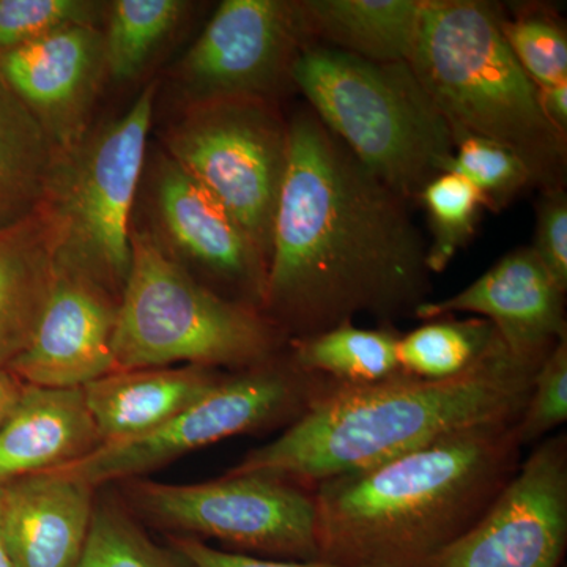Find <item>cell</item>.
<instances>
[{"label": "cell", "instance_id": "23", "mask_svg": "<svg viewBox=\"0 0 567 567\" xmlns=\"http://www.w3.org/2000/svg\"><path fill=\"white\" fill-rule=\"evenodd\" d=\"M394 327H354L342 323L323 333L287 341V353L301 371L344 385H369L401 372Z\"/></svg>", "mask_w": 567, "mask_h": 567}, {"label": "cell", "instance_id": "12", "mask_svg": "<svg viewBox=\"0 0 567 567\" xmlns=\"http://www.w3.org/2000/svg\"><path fill=\"white\" fill-rule=\"evenodd\" d=\"M567 547V436L520 462L484 516L429 567H561Z\"/></svg>", "mask_w": 567, "mask_h": 567}, {"label": "cell", "instance_id": "27", "mask_svg": "<svg viewBox=\"0 0 567 567\" xmlns=\"http://www.w3.org/2000/svg\"><path fill=\"white\" fill-rule=\"evenodd\" d=\"M431 227L427 265L431 274H442L458 249L475 235L484 203L476 189L456 174H442L417 197Z\"/></svg>", "mask_w": 567, "mask_h": 567}, {"label": "cell", "instance_id": "22", "mask_svg": "<svg viewBox=\"0 0 567 567\" xmlns=\"http://www.w3.org/2000/svg\"><path fill=\"white\" fill-rule=\"evenodd\" d=\"M59 152L0 73V230L40 212Z\"/></svg>", "mask_w": 567, "mask_h": 567}, {"label": "cell", "instance_id": "20", "mask_svg": "<svg viewBox=\"0 0 567 567\" xmlns=\"http://www.w3.org/2000/svg\"><path fill=\"white\" fill-rule=\"evenodd\" d=\"M424 0H301L309 43L377 63L410 62Z\"/></svg>", "mask_w": 567, "mask_h": 567}, {"label": "cell", "instance_id": "34", "mask_svg": "<svg viewBox=\"0 0 567 567\" xmlns=\"http://www.w3.org/2000/svg\"><path fill=\"white\" fill-rule=\"evenodd\" d=\"M544 114L561 134H567V81L539 89Z\"/></svg>", "mask_w": 567, "mask_h": 567}, {"label": "cell", "instance_id": "16", "mask_svg": "<svg viewBox=\"0 0 567 567\" xmlns=\"http://www.w3.org/2000/svg\"><path fill=\"white\" fill-rule=\"evenodd\" d=\"M565 295L535 251L518 248L461 292L420 306L415 319L457 312L481 317L492 323L511 352L543 361L567 339Z\"/></svg>", "mask_w": 567, "mask_h": 567}, {"label": "cell", "instance_id": "21", "mask_svg": "<svg viewBox=\"0 0 567 567\" xmlns=\"http://www.w3.org/2000/svg\"><path fill=\"white\" fill-rule=\"evenodd\" d=\"M54 275V246L43 216L0 230V369L31 341Z\"/></svg>", "mask_w": 567, "mask_h": 567}, {"label": "cell", "instance_id": "32", "mask_svg": "<svg viewBox=\"0 0 567 567\" xmlns=\"http://www.w3.org/2000/svg\"><path fill=\"white\" fill-rule=\"evenodd\" d=\"M537 259L550 278L567 290V197L565 189H547L537 204L535 245Z\"/></svg>", "mask_w": 567, "mask_h": 567}, {"label": "cell", "instance_id": "25", "mask_svg": "<svg viewBox=\"0 0 567 567\" xmlns=\"http://www.w3.org/2000/svg\"><path fill=\"white\" fill-rule=\"evenodd\" d=\"M494 336L495 328L481 317H436L399 338V365L420 379H450L475 363Z\"/></svg>", "mask_w": 567, "mask_h": 567}, {"label": "cell", "instance_id": "6", "mask_svg": "<svg viewBox=\"0 0 567 567\" xmlns=\"http://www.w3.org/2000/svg\"><path fill=\"white\" fill-rule=\"evenodd\" d=\"M132 248L118 300L114 371L185 363L237 372L282 353L287 339L262 312L194 278L152 234L133 229Z\"/></svg>", "mask_w": 567, "mask_h": 567}, {"label": "cell", "instance_id": "28", "mask_svg": "<svg viewBox=\"0 0 567 567\" xmlns=\"http://www.w3.org/2000/svg\"><path fill=\"white\" fill-rule=\"evenodd\" d=\"M446 173L468 182L483 199L484 207L499 210L506 207L533 183L528 167L516 153L477 136H461Z\"/></svg>", "mask_w": 567, "mask_h": 567}, {"label": "cell", "instance_id": "18", "mask_svg": "<svg viewBox=\"0 0 567 567\" xmlns=\"http://www.w3.org/2000/svg\"><path fill=\"white\" fill-rule=\"evenodd\" d=\"M102 443L82 388L25 385L0 425V486L73 464Z\"/></svg>", "mask_w": 567, "mask_h": 567}, {"label": "cell", "instance_id": "10", "mask_svg": "<svg viewBox=\"0 0 567 567\" xmlns=\"http://www.w3.org/2000/svg\"><path fill=\"white\" fill-rule=\"evenodd\" d=\"M125 487L133 506L173 536L210 537L254 557H319L315 496L311 488L292 481L227 473L196 484L134 477Z\"/></svg>", "mask_w": 567, "mask_h": 567}, {"label": "cell", "instance_id": "9", "mask_svg": "<svg viewBox=\"0 0 567 567\" xmlns=\"http://www.w3.org/2000/svg\"><path fill=\"white\" fill-rule=\"evenodd\" d=\"M166 151L233 215L268 262L289 156V121L274 100L185 104L167 130Z\"/></svg>", "mask_w": 567, "mask_h": 567}, {"label": "cell", "instance_id": "36", "mask_svg": "<svg viewBox=\"0 0 567 567\" xmlns=\"http://www.w3.org/2000/svg\"><path fill=\"white\" fill-rule=\"evenodd\" d=\"M0 567H14L9 546H7L6 533H3L2 514H0Z\"/></svg>", "mask_w": 567, "mask_h": 567}, {"label": "cell", "instance_id": "7", "mask_svg": "<svg viewBox=\"0 0 567 567\" xmlns=\"http://www.w3.org/2000/svg\"><path fill=\"white\" fill-rule=\"evenodd\" d=\"M155 96L156 84H148L122 117L61 153L39 212L54 262L87 275L118 300L132 268V212Z\"/></svg>", "mask_w": 567, "mask_h": 567}, {"label": "cell", "instance_id": "30", "mask_svg": "<svg viewBox=\"0 0 567 567\" xmlns=\"http://www.w3.org/2000/svg\"><path fill=\"white\" fill-rule=\"evenodd\" d=\"M106 7L95 0H0V52L73 25L103 28Z\"/></svg>", "mask_w": 567, "mask_h": 567}, {"label": "cell", "instance_id": "17", "mask_svg": "<svg viewBox=\"0 0 567 567\" xmlns=\"http://www.w3.org/2000/svg\"><path fill=\"white\" fill-rule=\"evenodd\" d=\"M93 506L95 488L59 472L0 486L3 533L14 567H76Z\"/></svg>", "mask_w": 567, "mask_h": 567}, {"label": "cell", "instance_id": "11", "mask_svg": "<svg viewBox=\"0 0 567 567\" xmlns=\"http://www.w3.org/2000/svg\"><path fill=\"white\" fill-rule=\"evenodd\" d=\"M306 43L298 2L224 0L174 69L185 104L224 99L274 100L292 82Z\"/></svg>", "mask_w": 567, "mask_h": 567}, {"label": "cell", "instance_id": "33", "mask_svg": "<svg viewBox=\"0 0 567 567\" xmlns=\"http://www.w3.org/2000/svg\"><path fill=\"white\" fill-rule=\"evenodd\" d=\"M171 546L192 567H346L319 561H297V559H274L254 557L240 551H226L212 547L205 540L188 536H171Z\"/></svg>", "mask_w": 567, "mask_h": 567}, {"label": "cell", "instance_id": "8", "mask_svg": "<svg viewBox=\"0 0 567 567\" xmlns=\"http://www.w3.org/2000/svg\"><path fill=\"white\" fill-rule=\"evenodd\" d=\"M333 380L308 374L279 353L267 363L224 375L199 401L148 434L104 443L73 464L51 470L92 488L128 481L233 436L289 427Z\"/></svg>", "mask_w": 567, "mask_h": 567}, {"label": "cell", "instance_id": "13", "mask_svg": "<svg viewBox=\"0 0 567 567\" xmlns=\"http://www.w3.org/2000/svg\"><path fill=\"white\" fill-rule=\"evenodd\" d=\"M152 212L164 251L205 286L262 312L268 262L233 215L169 156L152 178Z\"/></svg>", "mask_w": 567, "mask_h": 567}, {"label": "cell", "instance_id": "4", "mask_svg": "<svg viewBox=\"0 0 567 567\" xmlns=\"http://www.w3.org/2000/svg\"><path fill=\"white\" fill-rule=\"evenodd\" d=\"M409 63L454 142L494 141L516 153L544 192L563 188L566 136L544 114L539 87L511 51L495 7L424 0Z\"/></svg>", "mask_w": 567, "mask_h": 567}, {"label": "cell", "instance_id": "31", "mask_svg": "<svg viewBox=\"0 0 567 567\" xmlns=\"http://www.w3.org/2000/svg\"><path fill=\"white\" fill-rule=\"evenodd\" d=\"M567 420V339L537 365L532 391L516 424L520 446L537 445Z\"/></svg>", "mask_w": 567, "mask_h": 567}, {"label": "cell", "instance_id": "14", "mask_svg": "<svg viewBox=\"0 0 567 567\" xmlns=\"http://www.w3.org/2000/svg\"><path fill=\"white\" fill-rule=\"evenodd\" d=\"M118 298L87 275L54 262L31 341L10 364L25 385L84 388L114 371Z\"/></svg>", "mask_w": 567, "mask_h": 567}, {"label": "cell", "instance_id": "5", "mask_svg": "<svg viewBox=\"0 0 567 567\" xmlns=\"http://www.w3.org/2000/svg\"><path fill=\"white\" fill-rule=\"evenodd\" d=\"M292 84L354 158L409 203L446 174L456 142L409 62L364 61L306 43Z\"/></svg>", "mask_w": 567, "mask_h": 567}, {"label": "cell", "instance_id": "2", "mask_svg": "<svg viewBox=\"0 0 567 567\" xmlns=\"http://www.w3.org/2000/svg\"><path fill=\"white\" fill-rule=\"evenodd\" d=\"M539 364L511 352L495 331L475 363L450 379L401 371L369 385L333 382L300 420L227 473L282 477L311 488L458 432L517 424Z\"/></svg>", "mask_w": 567, "mask_h": 567}, {"label": "cell", "instance_id": "29", "mask_svg": "<svg viewBox=\"0 0 567 567\" xmlns=\"http://www.w3.org/2000/svg\"><path fill=\"white\" fill-rule=\"evenodd\" d=\"M503 35L525 73L539 89L567 81V37L548 9L529 7L513 20L502 17Z\"/></svg>", "mask_w": 567, "mask_h": 567}, {"label": "cell", "instance_id": "19", "mask_svg": "<svg viewBox=\"0 0 567 567\" xmlns=\"http://www.w3.org/2000/svg\"><path fill=\"white\" fill-rule=\"evenodd\" d=\"M203 365L114 371L84 390L102 445L145 435L188 409L223 380Z\"/></svg>", "mask_w": 567, "mask_h": 567}, {"label": "cell", "instance_id": "26", "mask_svg": "<svg viewBox=\"0 0 567 567\" xmlns=\"http://www.w3.org/2000/svg\"><path fill=\"white\" fill-rule=\"evenodd\" d=\"M76 567H192L158 546L115 499H95L91 529Z\"/></svg>", "mask_w": 567, "mask_h": 567}, {"label": "cell", "instance_id": "1", "mask_svg": "<svg viewBox=\"0 0 567 567\" xmlns=\"http://www.w3.org/2000/svg\"><path fill=\"white\" fill-rule=\"evenodd\" d=\"M410 203L358 162L311 107L289 121L262 315L287 341L354 317L380 327L432 300Z\"/></svg>", "mask_w": 567, "mask_h": 567}, {"label": "cell", "instance_id": "24", "mask_svg": "<svg viewBox=\"0 0 567 567\" xmlns=\"http://www.w3.org/2000/svg\"><path fill=\"white\" fill-rule=\"evenodd\" d=\"M192 3L183 0H114L104 14L103 44L107 76L137 80L162 50Z\"/></svg>", "mask_w": 567, "mask_h": 567}, {"label": "cell", "instance_id": "35", "mask_svg": "<svg viewBox=\"0 0 567 567\" xmlns=\"http://www.w3.org/2000/svg\"><path fill=\"white\" fill-rule=\"evenodd\" d=\"M24 386L25 383H22L9 369H0V425L13 412Z\"/></svg>", "mask_w": 567, "mask_h": 567}, {"label": "cell", "instance_id": "3", "mask_svg": "<svg viewBox=\"0 0 567 567\" xmlns=\"http://www.w3.org/2000/svg\"><path fill=\"white\" fill-rule=\"evenodd\" d=\"M516 424L483 425L382 464L320 481L319 561L429 567L468 532L517 472Z\"/></svg>", "mask_w": 567, "mask_h": 567}, {"label": "cell", "instance_id": "15", "mask_svg": "<svg viewBox=\"0 0 567 567\" xmlns=\"http://www.w3.org/2000/svg\"><path fill=\"white\" fill-rule=\"evenodd\" d=\"M0 73L59 155L69 152L91 132L107 76L102 28L73 25L0 52Z\"/></svg>", "mask_w": 567, "mask_h": 567}]
</instances>
